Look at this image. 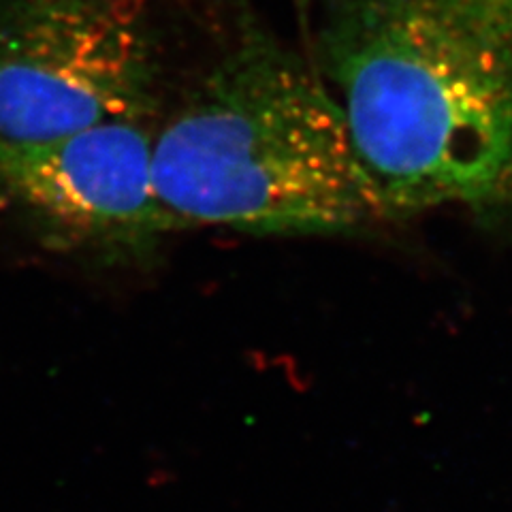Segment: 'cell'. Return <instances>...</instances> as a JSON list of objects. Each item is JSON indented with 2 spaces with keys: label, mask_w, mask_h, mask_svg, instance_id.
<instances>
[{
  "label": "cell",
  "mask_w": 512,
  "mask_h": 512,
  "mask_svg": "<svg viewBox=\"0 0 512 512\" xmlns=\"http://www.w3.org/2000/svg\"><path fill=\"white\" fill-rule=\"evenodd\" d=\"M148 0H11L0 9V150L158 118Z\"/></svg>",
  "instance_id": "3957f363"
},
{
  "label": "cell",
  "mask_w": 512,
  "mask_h": 512,
  "mask_svg": "<svg viewBox=\"0 0 512 512\" xmlns=\"http://www.w3.org/2000/svg\"><path fill=\"white\" fill-rule=\"evenodd\" d=\"M310 60L382 220L512 210V0H310Z\"/></svg>",
  "instance_id": "6da1fadb"
},
{
  "label": "cell",
  "mask_w": 512,
  "mask_h": 512,
  "mask_svg": "<svg viewBox=\"0 0 512 512\" xmlns=\"http://www.w3.org/2000/svg\"><path fill=\"white\" fill-rule=\"evenodd\" d=\"M152 169L173 229L344 235L382 220L310 56L248 22L165 116Z\"/></svg>",
  "instance_id": "7a4b0ae2"
},
{
  "label": "cell",
  "mask_w": 512,
  "mask_h": 512,
  "mask_svg": "<svg viewBox=\"0 0 512 512\" xmlns=\"http://www.w3.org/2000/svg\"><path fill=\"white\" fill-rule=\"evenodd\" d=\"M154 126L114 120L0 150V188L52 246L137 263L175 231L154 184Z\"/></svg>",
  "instance_id": "277c9868"
}]
</instances>
